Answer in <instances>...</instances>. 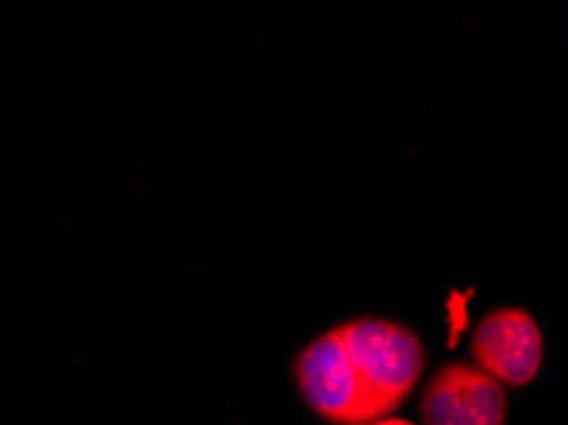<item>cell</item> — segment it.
<instances>
[{
	"mask_svg": "<svg viewBox=\"0 0 568 425\" xmlns=\"http://www.w3.org/2000/svg\"><path fill=\"white\" fill-rule=\"evenodd\" d=\"M420 418L426 425H505L507 395L481 370L452 362L426 385Z\"/></svg>",
	"mask_w": 568,
	"mask_h": 425,
	"instance_id": "cell-4",
	"label": "cell"
},
{
	"mask_svg": "<svg viewBox=\"0 0 568 425\" xmlns=\"http://www.w3.org/2000/svg\"><path fill=\"white\" fill-rule=\"evenodd\" d=\"M477 370L497 383L525 387L544 364V334L538 321L523 308H497L479 321L471 336Z\"/></svg>",
	"mask_w": 568,
	"mask_h": 425,
	"instance_id": "cell-3",
	"label": "cell"
},
{
	"mask_svg": "<svg viewBox=\"0 0 568 425\" xmlns=\"http://www.w3.org/2000/svg\"><path fill=\"white\" fill-rule=\"evenodd\" d=\"M298 393L318 418L334 425H367V405L344 350L339 326L304 346L294 362Z\"/></svg>",
	"mask_w": 568,
	"mask_h": 425,
	"instance_id": "cell-2",
	"label": "cell"
},
{
	"mask_svg": "<svg viewBox=\"0 0 568 425\" xmlns=\"http://www.w3.org/2000/svg\"><path fill=\"white\" fill-rule=\"evenodd\" d=\"M367 425H416V423H410V421H403V418H390V415H387V418H377V421L367 423Z\"/></svg>",
	"mask_w": 568,
	"mask_h": 425,
	"instance_id": "cell-5",
	"label": "cell"
},
{
	"mask_svg": "<svg viewBox=\"0 0 568 425\" xmlns=\"http://www.w3.org/2000/svg\"><path fill=\"white\" fill-rule=\"evenodd\" d=\"M344 350L363 389L369 423L408 401L426 370V350L408 326L377 316L339 326Z\"/></svg>",
	"mask_w": 568,
	"mask_h": 425,
	"instance_id": "cell-1",
	"label": "cell"
}]
</instances>
